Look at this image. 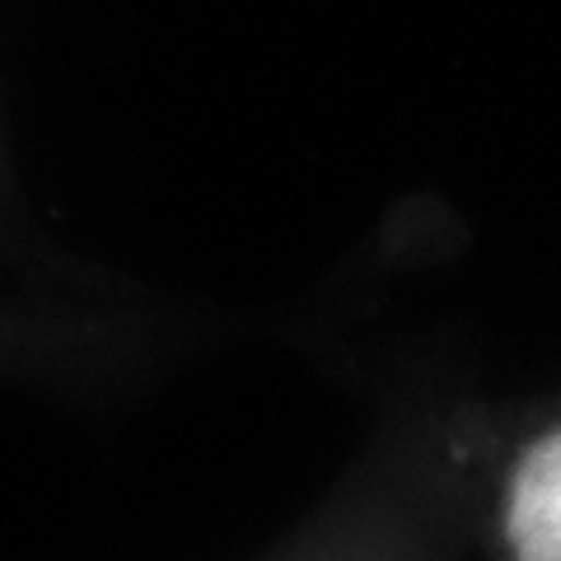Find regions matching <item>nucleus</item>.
Segmentation results:
<instances>
[{"instance_id": "nucleus-1", "label": "nucleus", "mask_w": 561, "mask_h": 561, "mask_svg": "<svg viewBox=\"0 0 561 561\" xmlns=\"http://www.w3.org/2000/svg\"><path fill=\"white\" fill-rule=\"evenodd\" d=\"M496 538L505 561H561V412L534 426L505 459Z\"/></svg>"}]
</instances>
